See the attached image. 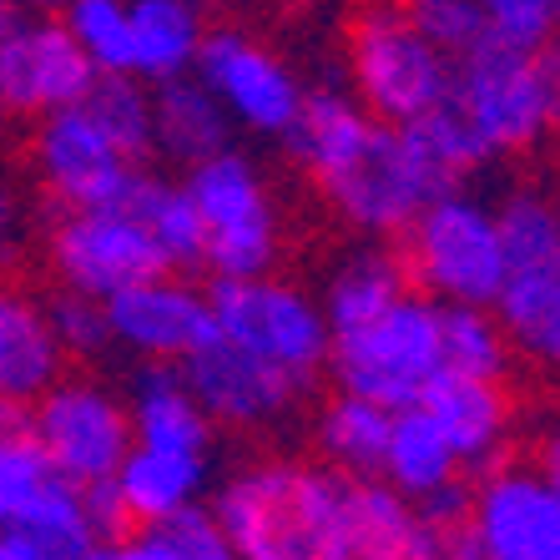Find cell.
Segmentation results:
<instances>
[{
    "label": "cell",
    "mask_w": 560,
    "mask_h": 560,
    "mask_svg": "<svg viewBox=\"0 0 560 560\" xmlns=\"http://www.w3.org/2000/svg\"><path fill=\"white\" fill-rule=\"evenodd\" d=\"M440 349L444 369L485 378H505L515 359L495 308H480V303H440Z\"/></svg>",
    "instance_id": "cell-30"
},
{
    "label": "cell",
    "mask_w": 560,
    "mask_h": 560,
    "mask_svg": "<svg viewBox=\"0 0 560 560\" xmlns=\"http://www.w3.org/2000/svg\"><path fill=\"white\" fill-rule=\"evenodd\" d=\"M26 243H31V197L11 172L0 167V278L26 258Z\"/></svg>",
    "instance_id": "cell-38"
},
{
    "label": "cell",
    "mask_w": 560,
    "mask_h": 560,
    "mask_svg": "<svg viewBox=\"0 0 560 560\" xmlns=\"http://www.w3.org/2000/svg\"><path fill=\"white\" fill-rule=\"evenodd\" d=\"M343 77L369 117L409 127L450 96L455 61L419 36L399 0H369L343 31Z\"/></svg>",
    "instance_id": "cell-4"
},
{
    "label": "cell",
    "mask_w": 560,
    "mask_h": 560,
    "mask_svg": "<svg viewBox=\"0 0 560 560\" xmlns=\"http://www.w3.org/2000/svg\"><path fill=\"white\" fill-rule=\"evenodd\" d=\"M192 77L218 96L233 131H248L258 142H283L308 96L293 61L248 26H208Z\"/></svg>",
    "instance_id": "cell-10"
},
{
    "label": "cell",
    "mask_w": 560,
    "mask_h": 560,
    "mask_svg": "<svg viewBox=\"0 0 560 560\" xmlns=\"http://www.w3.org/2000/svg\"><path fill=\"white\" fill-rule=\"evenodd\" d=\"M81 560H177L172 556L167 546H162V535L156 530H131V535H102V540H96L92 550H86V556Z\"/></svg>",
    "instance_id": "cell-39"
},
{
    "label": "cell",
    "mask_w": 560,
    "mask_h": 560,
    "mask_svg": "<svg viewBox=\"0 0 560 560\" xmlns=\"http://www.w3.org/2000/svg\"><path fill=\"white\" fill-rule=\"evenodd\" d=\"M102 303L112 324V349L137 364H183L187 353L212 339L208 293L187 283L177 268L137 278Z\"/></svg>",
    "instance_id": "cell-15"
},
{
    "label": "cell",
    "mask_w": 560,
    "mask_h": 560,
    "mask_svg": "<svg viewBox=\"0 0 560 560\" xmlns=\"http://www.w3.org/2000/svg\"><path fill=\"white\" fill-rule=\"evenodd\" d=\"M61 26L96 66V77H131V21L127 0H71Z\"/></svg>",
    "instance_id": "cell-32"
},
{
    "label": "cell",
    "mask_w": 560,
    "mask_h": 560,
    "mask_svg": "<svg viewBox=\"0 0 560 560\" xmlns=\"http://www.w3.org/2000/svg\"><path fill=\"white\" fill-rule=\"evenodd\" d=\"M450 106L480 137L490 162L525 156L560 131V96L546 51L505 46L495 36H485L480 46L455 56Z\"/></svg>",
    "instance_id": "cell-2"
},
{
    "label": "cell",
    "mask_w": 560,
    "mask_h": 560,
    "mask_svg": "<svg viewBox=\"0 0 560 560\" xmlns=\"http://www.w3.org/2000/svg\"><path fill=\"white\" fill-rule=\"evenodd\" d=\"M419 409L440 424V434L450 440L455 459L469 469H490L505 459L510 440H515V394L505 389V378H485V374H455L444 369L434 378Z\"/></svg>",
    "instance_id": "cell-18"
},
{
    "label": "cell",
    "mask_w": 560,
    "mask_h": 560,
    "mask_svg": "<svg viewBox=\"0 0 560 560\" xmlns=\"http://www.w3.org/2000/svg\"><path fill=\"white\" fill-rule=\"evenodd\" d=\"M495 228L510 273L560 268V202L546 187H510L495 202Z\"/></svg>",
    "instance_id": "cell-29"
},
{
    "label": "cell",
    "mask_w": 560,
    "mask_h": 560,
    "mask_svg": "<svg viewBox=\"0 0 560 560\" xmlns=\"http://www.w3.org/2000/svg\"><path fill=\"white\" fill-rule=\"evenodd\" d=\"M183 187L197 208L202 268H212V278H248L273 268L283 253V208L258 156L222 147L218 156L187 167Z\"/></svg>",
    "instance_id": "cell-7"
},
{
    "label": "cell",
    "mask_w": 560,
    "mask_h": 560,
    "mask_svg": "<svg viewBox=\"0 0 560 560\" xmlns=\"http://www.w3.org/2000/svg\"><path fill=\"white\" fill-rule=\"evenodd\" d=\"M399 5H405V15L415 21L419 36L430 40L434 51L450 56V61L485 40V15L475 0H399Z\"/></svg>",
    "instance_id": "cell-35"
},
{
    "label": "cell",
    "mask_w": 560,
    "mask_h": 560,
    "mask_svg": "<svg viewBox=\"0 0 560 560\" xmlns=\"http://www.w3.org/2000/svg\"><path fill=\"white\" fill-rule=\"evenodd\" d=\"M117 202L142 222V233L152 237V248L162 253L167 268H177V273L183 268H202V228H197V208L183 183L137 167Z\"/></svg>",
    "instance_id": "cell-27"
},
{
    "label": "cell",
    "mask_w": 560,
    "mask_h": 560,
    "mask_svg": "<svg viewBox=\"0 0 560 560\" xmlns=\"http://www.w3.org/2000/svg\"><path fill=\"white\" fill-rule=\"evenodd\" d=\"M237 560H349V480L324 459L268 455L212 495Z\"/></svg>",
    "instance_id": "cell-1"
},
{
    "label": "cell",
    "mask_w": 560,
    "mask_h": 560,
    "mask_svg": "<svg viewBox=\"0 0 560 560\" xmlns=\"http://www.w3.org/2000/svg\"><path fill=\"white\" fill-rule=\"evenodd\" d=\"M546 61H550V77H556V96H560V36L546 46Z\"/></svg>",
    "instance_id": "cell-45"
},
{
    "label": "cell",
    "mask_w": 560,
    "mask_h": 560,
    "mask_svg": "<svg viewBox=\"0 0 560 560\" xmlns=\"http://www.w3.org/2000/svg\"><path fill=\"white\" fill-rule=\"evenodd\" d=\"M11 117H15V112H11V106H5V96H0V137H5V127H11Z\"/></svg>",
    "instance_id": "cell-46"
},
{
    "label": "cell",
    "mask_w": 560,
    "mask_h": 560,
    "mask_svg": "<svg viewBox=\"0 0 560 560\" xmlns=\"http://www.w3.org/2000/svg\"><path fill=\"white\" fill-rule=\"evenodd\" d=\"M131 21V77L156 86L187 77L208 36V0H127Z\"/></svg>",
    "instance_id": "cell-24"
},
{
    "label": "cell",
    "mask_w": 560,
    "mask_h": 560,
    "mask_svg": "<svg viewBox=\"0 0 560 560\" xmlns=\"http://www.w3.org/2000/svg\"><path fill=\"white\" fill-rule=\"evenodd\" d=\"M378 480L394 485L399 495H409L430 521H440L444 530H459V525H465V505H469L465 465L455 459V450H450V440L440 434V424L419 405L394 409L384 459H378Z\"/></svg>",
    "instance_id": "cell-17"
},
{
    "label": "cell",
    "mask_w": 560,
    "mask_h": 560,
    "mask_svg": "<svg viewBox=\"0 0 560 560\" xmlns=\"http://www.w3.org/2000/svg\"><path fill=\"white\" fill-rule=\"evenodd\" d=\"M535 469L560 490V419H550L540 430V440H535Z\"/></svg>",
    "instance_id": "cell-40"
},
{
    "label": "cell",
    "mask_w": 560,
    "mask_h": 560,
    "mask_svg": "<svg viewBox=\"0 0 560 560\" xmlns=\"http://www.w3.org/2000/svg\"><path fill=\"white\" fill-rule=\"evenodd\" d=\"M46 313H51L56 343L66 349V359H106L112 353V324H106V303L86 299V293H51L46 299Z\"/></svg>",
    "instance_id": "cell-34"
},
{
    "label": "cell",
    "mask_w": 560,
    "mask_h": 560,
    "mask_svg": "<svg viewBox=\"0 0 560 560\" xmlns=\"http://www.w3.org/2000/svg\"><path fill=\"white\" fill-rule=\"evenodd\" d=\"M440 560H490V556H485V550L475 546V540H469L465 530H455V535H450V540H444Z\"/></svg>",
    "instance_id": "cell-41"
},
{
    "label": "cell",
    "mask_w": 560,
    "mask_h": 560,
    "mask_svg": "<svg viewBox=\"0 0 560 560\" xmlns=\"http://www.w3.org/2000/svg\"><path fill=\"white\" fill-rule=\"evenodd\" d=\"M177 369H183L187 389L197 394V405L208 409L212 424L237 434H262L288 424L299 415L303 394H308V384L288 378L283 369L262 364L248 349H237V343L218 339V334L202 349L187 353Z\"/></svg>",
    "instance_id": "cell-14"
},
{
    "label": "cell",
    "mask_w": 560,
    "mask_h": 560,
    "mask_svg": "<svg viewBox=\"0 0 560 560\" xmlns=\"http://www.w3.org/2000/svg\"><path fill=\"white\" fill-rule=\"evenodd\" d=\"M212 5H262V0H212Z\"/></svg>",
    "instance_id": "cell-47"
},
{
    "label": "cell",
    "mask_w": 560,
    "mask_h": 560,
    "mask_svg": "<svg viewBox=\"0 0 560 560\" xmlns=\"http://www.w3.org/2000/svg\"><path fill=\"white\" fill-rule=\"evenodd\" d=\"M399 262L409 273V288H419L424 299L495 308L510 278L495 202H485L469 187H444L399 233Z\"/></svg>",
    "instance_id": "cell-3"
},
{
    "label": "cell",
    "mask_w": 560,
    "mask_h": 560,
    "mask_svg": "<svg viewBox=\"0 0 560 560\" xmlns=\"http://www.w3.org/2000/svg\"><path fill=\"white\" fill-rule=\"evenodd\" d=\"M409 293V273L399 253L389 248H353L343 253L334 268L324 273V288H318V303L328 313V328L343 334L353 324H369L374 313H384L389 303H399Z\"/></svg>",
    "instance_id": "cell-25"
},
{
    "label": "cell",
    "mask_w": 560,
    "mask_h": 560,
    "mask_svg": "<svg viewBox=\"0 0 560 560\" xmlns=\"http://www.w3.org/2000/svg\"><path fill=\"white\" fill-rule=\"evenodd\" d=\"M556 183H560V152H556Z\"/></svg>",
    "instance_id": "cell-48"
},
{
    "label": "cell",
    "mask_w": 560,
    "mask_h": 560,
    "mask_svg": "<svg viewBox=\"0 0 560 560\" xmlns=\"http://www.w3.org/2000/svg\"><path fill=\"white\" fill-rule=\"evenodd\" d=\"M147 530L162 535V546L177 560H237L233 540H228L222 521L212 515V505H187L177 515H167V521L147 525Z\"/></svg>",
    "instance_id": "cell-37"
},
{
    "label": "cell",
    "mask_w": 560,
    "mask_h": 560,
    "mask_svg": "<svg viewBox=\"0 0 560 560\" xmlns=\"http://www.w3.org/2000/svg\"><path fill=\"white\" fill-rule=\"evenodd\" d=\"M485 15V36L525 46V51H546L560 36V0H475Z\"/></svg>",
    "instance_id": "cell-36"
},
{
    "label": "cell",
    "mask_w": 560,
    "mask_h": 560,
    "mask_svg": "<svg viewBox=\"0 0 560 560\" xmlns=\"http://www.w3.org/2000/svg\"><path fill=\"white\" fill-rule=\"evenodd\" d=\"M61 480L26 424V409H0V521L11 525L31 500Z\"/></svg>",
    "instance_id": "cell-31"
},
{
    "label": "cell",
    "mask_w": 560,
    "mask_h": 560,
    "mask_svg": "<svg viewBox=\"0 0 560 560\" xmlns=\"http://www.w3.org/2000/svg\"><path fill=\"white\" fill-rule=\"evenodd\" d=\"M495 318L510 349L530 359L546 378H560V268L510 273L495 299Z\"/></svg>",
    "instance_id": "cell-26"
},
{
    "label": "cell",
    "mask_w": 560,
    "mask_h": 560,
    "mask_svg": "<svg viewBox=\"0 0 560 560\" xmlns=\"http://www.w3.org/2000/svg\"><path fill=\"white\" fill-rule=\"evenodd\" d=\"M212 308V334L237 349H248L253 359L283 369L288 378L313 384L328 369V349H334V328L313 288L283 273H248V278H218L208 288Z\"/></svg>",
    "instance_id": "cell-5"
},
{
    "label": "cell",
    "mask_w": 560,
    "mask_h": 560,
    "mask_svg": "<svg viewBox=\"0 0 560 560\" xmlns=\"http://www.w3.org/2000/svg\"><path fill=\"white\" fill-rule=\"evenodd\" d=\"M81 102L96 112L117 147L131 156V162H147L152 156V86L137 77H96L92 92Z\"/></svg>",
    "instance_id": "cell-33"
},
{
    "label": "cell",
    "mask_w": 560,
    "mask_h": 560,
    "mask_svg": "<svg viewBox=\"0 0 560 560\" xmlns=\"http://www.w3.org/2000/svg\"><path fill=\"white\" fill-rule=\"evenodd\" d=\"M26 167L36 177V187L61 212V208H106V202H117L142 162H131L121 152L117 137L96 121L92 106L71 102L36 117L26 142Z\"/></svg>",
    "instance_id": "cell-11"
},
{
    "label": "cell",
    "mask_w": 560,
    "mask_h": 560,
    "mask_svg": "<svg viewBox=\"0 0 560 560\" xmlns=\"http://www.w3.org/2000/svg\"><path fill=\"white\" fill-rule=\"evenodd\" d=\"M328 374L343 394H359L378 409H409L424 399L434 378L444 374L440 349V303L424 293H405L369 324L334 334Z\"/></svg>",
    "instance_id": "cell-6"
},
{
    "label": "cell",
    "mask_w": 560,
    "mask_h": 560,
    "mask_svg": "<svg viewBox=\"0 0 560 560\" xmlns=\"http://www.w3.org/2000/svg\"><path fill=\"white\" fill-rule=\"evenodd\" d=\"M96 66L81 56L61 15H26L0 40V96L15 117H46L92 92Z\"/></svg>",
    "instance_id": "cell-16"
},
{
    "label": "cell",
    "mask_w": 560,
    "mask_h": 560,
    "mask_svg": "<svg viewBox=\"0 0 560 560\" xmlns=\"http://www.w3.org/2000/svg\"><path fill=\"white\" fill-rule=\"evenodd\" d=\"M212 490V450H162V444H131L121 469L106 485V505L117 530H142L177 515L187 505H202Z\"/></svg>",
    "instance_id": "cell-19"
},
{
    "label": "cell",
    "mask_w": 560,
    "mask_h": 560,
    "mask_svg": "<svg viewBox=\"0 0 560 560\" xmlns=\"http://www.w3.org/2000/svg\"><path fill=\"white\" fill-rule=\"evenodd\" d=\"M15 5H21L26 15H61L71 0H15Z\"/></svg>",
    "instance_id": "cell-43"
},
{
    "label": "cell",
    "mask_w": 560,
    "mask_h": 560,
    "mask_svg": "<svg viewBox=\"0 0 560 560\" xmlns=\"http://www.w3.org/2000/svg\"><path fill=\"white\" fill-rule=\"evenodd\" d=\"M0 540H5V521H0Z\"/></svg>",
    "instance_id": "cell-49"
},
{
    "label": "cell",
    "mask_w": 560,
    "mask_h": 560,
    "mask_svg": "<svg viewBox=\"0 0 560 560\" xmlns=\"http://www.w3.org/2000/svg\"><path fill=\"white\" fill-rule=\"evenodd\" d=\"M233 121L218 106V96L187 71L152 86V156H167L172 167H197L233 147Z\"/></svg>",
    "instance_id": "cell-22"
},
{
    "label": "cell",
    "mask_w": 560,
    "mask_h": 560,
    "mask_svg": "<svg viewBox=\"0 0 560 560\" xmlns=\"http://www.w3.org/2000/svg\"><path fill=\"white\" fill-rule=\"evenodd\" d=\"M21 21H26V11H21V5H15V0H0V40L11 36V31L21 26Z\"/></svg>",
    "instance_id": "cell-42"
},
{
    "label": "cell",
    "mask_w": 560,
    "mask_h": 560,
    "mask_svg": "<svg viewBox=\"0 0 560 560\" xmlns=\"http://www.w3.org/2000/svg\"><path fill=\"white\" fill-rule=\"evenodd\" d=\"M490 560H560V490L535 465H490L469 490L465 525Z\"/></svg>",
    "instance_id": "cell-13"
},
{
    "label": "cell",
    "mask_w": 560,
    "mask_h": 560,
    "mask_svg": "<svg viewBox=\"0 0 560 560\" xmlns=\"http://www.w3.org/2000/svg\"><path fill=\"white\" fill-rule=\"evenodd\" d=\"M389 409L369 405L359 394H334L313 415V450L324 455L328 469H339L343 480H364L378 475L384 459V440H389Z\"/></svg>",
    "instance_id": "cell-28"
},
{
    "label": "cell",
    "mask_w": 560,
    "mask_h": 560,
    "mask_svg": "<svg viewBox=\"0 0 560 560\" xmlns=\"http://www.w3.org/2000/svg\"><path fill=\"white\" fill-rule=\"evenodd\" d=\"M450 535L378 475L349 480V560H440Z\"/></svg>",
    "instance_id": "cell-21"
},
{
    "label": "cell",
    "mask_w": 560,
    "mask_h": 560,
    "mask_svg": "<svg viewBox=\"0 0 560 560\" xmlns=\"http://www.w3.org/2000/svg\"><path fill=\"white\" fill-rule=\"evenodd\" d=\"M313 192L324 197L328 208H334V218H339L343 228H353V233L399 237L409 222L419 218V208H424L430 197H440L444 187L434 183V172L419 162L405 127L374 121L364 142L353 147Z\"/></svg>",
    "instance_id": "cell-9"
},
{
    "label": "cell",
    "mask_w": 560,
    "mask_h": 560,
    "mask_svg": "<svg viewBox=\"0 0 560 560\" xmlns=\"http://www.w3.org/2000/svg\"><path fill=\"white\" fill-rule=\"evenodd\" d=\"M0 560H46V556H36L31 546H21V540H11V535H5V540H0Z\"/></svg>",
    "instance_id": "cell-44"
},
{
    "label": "cell",
    "mask_w": 560,
    "mask_h": 560,
    "mask_svg": "<svg viewBox=\"0 0 560 560\" xmlns=\"http://www.w3.org/2000/svg\"><path fill=\"white\" fill-rule=\"evenodd\" d=\"M51 313L36 293L0 278V409H26L66 374Z\"/></svg>",
    "instance_id": "cell-20"
},
{
    "label": "cell",
    "mask_w": 560,
    "mask_h": 560,
    "mask_svg": "<svg viewBox=\"0 0 560 560\" xmlns=\"http://www.w3.org/2000/svg\"><path fill=\"white\" fill-rule=\"evenodd\" d=\"M26 424L51 469L77 490H106L131 450L127 394L96 374H61L36 405H26Z\"/></svg>",
    "instance_id": "cell-8"
},
{
    "label": "cell",
    "mask_w": 560,
    "mask_h": 560,
    "mask_svg": "<svg viewBox=\"0 0 560 560\" xmlns=\"http://www.w3.org/2000/svg\"><path fill=\"white\" fill-rule=\"evenodd\" d=\"M131 444H162V450H212L218 424L197 405L177 364H142L127 384Z\"/></svg>",
    "instance_id": "cell-23"
},
{
    "label": "cell",
    "mask_w": 560,
    "mask_h": 560,
    "mask_svg": "<svg viewBox=\"0 0 560 560\" xmlns=\"http://www.w3.org/2000/svg\"><path fill=\"white\" fill-rule=\"evenodd\" d=\"M46 268L56 288L66 293H86V299H112L117 288L137 278L162 273L167 262L142 233V222L131 218L121 202L106 208H61L46 228Z\"/></svg>",
    "instance_id": "cell-12"
}]
</instances>
